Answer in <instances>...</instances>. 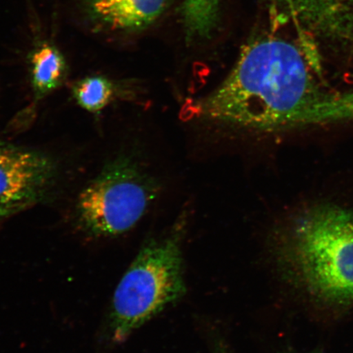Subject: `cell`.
<instances>
[{"mask_svg": "<svg viewBox=\"0 0 353 353\" xmlns=\"http://www.w3.org/2000/svg\"><path fill=\"white\" fill-rule=\"evenodd\" d=\"M16 212L12 211L11 210L3 208V207H0V221L3 219L8 217L12 214H14Z\"/></svg>", "mask_w": 353, "mask_h": 353, "instance_id": "11", "label": "cell"}, {"mask_svg": "<svg viewBox=\"0 0 353 353\" xmlns=\"http://www.w3.org/2000/svg\"><path fill=\"white\" fill-rule=\"evenodd\" d=\"M169 0H85L92 19L118 32H138L162 15Z\"/></svg>", "mask_w": 353, "mask_h": 353, "instance_id": "7", "label": "cell"}, {"mask_svg": "<svg viewBox=\"0 0 353 353\" xmlns=\"http://www.w3.org/2000/svg\"><path fill=\"white\" fill-rule=\"evenodd\" d=\"M188 222L184 211L164 235L145 242L121 278L109 316L112 342L126 341L186 293L183 245Z\"/></svg>", "mask_w": 353, "mask_h": 353, "instance_id": "3", "label": "cell"}, {"mask_svg": "<svg viewBox=\"0 0 353 353\" xmlns=\"http://www.w3.org/2000/svg\"><path fill=\"white\" fill-rule=\"evenodd\" d=\"M29 61L35 99L46 98L63 85L68 66L64 56L54 44H39L30 55Z\"/></svg>", "mask_w": 353, "mask_h": 353, "instance_id": "8", "label": "cell"}, {"mask_svg": "<svg viewBox=\"0 0 353 353\" xmlns=\"http://www.w3.org/2000/svg\"><path fill=\"white\" fill-rule=\"evenodd\" d=\"M214 353H232L227 343L221 339H216L214 345Z\"/></svg>", "mask_w": 353, "mask_h": 353, "instance_id": "10", "label": "cell"}, {"mask_svg": "<svg viewBox=\"0 0 353 353\" xmlns=\"http://www.w3.org/2000/svg\"><path fill=\"white\" fill-rule=\"evenodd\" d=\"M159 192L160 184L138 161L117 158L79 194V222L97 237L122 235L142 219Z\"/></svg>", "mask_w": 353, "mask_h": 353, "instance_id": "4", "label": "cell"}, {"mask_svg": "<svg viewBox=\"0 0 353 353\" xmlns=\"http://www.w3.org/2000/svg\"><path fill=\"white\" fill-rule=\"evenodd\" d=\"M272 19L292 26L299 43L347 54L353 50V0H262Z\"/></svg>", "mask_w": 353, "mask_h": 353, "instance_id": "5", "label": "cell"}, {"mask_svg": "<svg viewBox=\"0 0 353 353\" xmlns=\"http://www.w3.org/2000/svg\"><path fill=\"white\" fill-rule=\"evenodd\" d=\"M57 176L55 162L35 150L0 142V207L19 212L46 196Z\"/></svg>", "mask_w": 353, "mask_h": 353, "instance_id": "6", "label": "cell"}, {"mask_svg": "<svg viewBox=\"0 0 353 353\" xmlns=\"http://www.w3.org/2000/svg\"><path fill=\"white\" fill-rule=\"evenodd\" d=\"M273 250L282 274L311 297L353 303V211L312 206L281 229Z\"/></svg>", "mask_w": 353, "mask_h": 353, "instance_id": "2", "label": "cell"}, {"mask_svg": "<svg viewBox=\"0 0 353 353\" xmlns=\"http://www.w3.org/2000/svg\"><path fill=\"white\" fill-rule=\"evenodd\" d=\"M313 72L299 44L273 37L254 39L242 48L226 79L197 101V116L262 132L353 125V90H329Z\"/></svg>", "mask_w": 353, "mask_h": 353, "instance_id": "1", "label": "cell"}, {"mask_svg": "<svg viewBox=\"0 0 353 353\" xmlns=\"http://www.w3.org/2000/svg\"><path fill=\"white\" fill-rule=\"evenodd\" d=\"M117 85L107 77L92 76L83 78L72 88L77 104L91 113H99L116 98Z\"/></svg>", "mask_w": 353, "mask_h": 353, "instance_id": "9", "label": "cell"}]
</instances>
